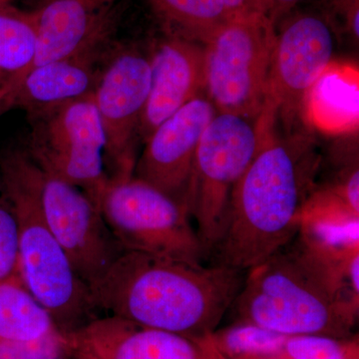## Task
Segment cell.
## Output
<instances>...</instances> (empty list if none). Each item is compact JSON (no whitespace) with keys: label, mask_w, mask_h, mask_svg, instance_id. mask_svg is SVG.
Returning a JSON list of instances; mask_svg holds the SVG:
<instances>
[{"label":"cell","mask_w":359,"mask_h":359,"mask_svg":"<svg viewBox=\"0 0 359 359\" xmlns=\"http://www.w3.org/2000/svg\"><path fill=\"white\" fill-rule=\"evenodd\" d=\"M358 245L325 244L301 229L245 273L229 311L235 323H252L285 337L344 340L358 320Z\"/></svg>","instance_id":"obj_1"},{"label":"cell","mask_w":359,"mask_h":359,"mask_svg":"<svg viewBox=\"0 0 359 359\" xmlns=\"http://www.w3.org/2000/svg\"><path fill=\"white\" fill-rule=\"evenodd\" d=\"M245 273L214 264L124 250L88 285L97 309L142 327L193 339L218 328L242 289Z\"/></svg>","instance_id":"obj_2"},{"label":"cell","mask_w":359,"mask_h":359,"mask_svg":"<svg viewBox=\"0 0 359 359\" xmlns=\"http://www.w3.org/2000/svg\"><path fill=\"white\" fill-rule=\"evenodd\" d=\"M309 151L275 136L266 142L231 191L211 252L217 264L247 273L299 233L316 168Z\"/></svg>","instance_id":"obj_3"},{"label":"cell","mask_w":359,"mask_h":359,"mask_svg":"<svg viewBox=\"0 0 359 359\" xmlns=\"http://www.w3.org/2000/svg\"><path fill=\"white\" fill-rule=\"evenodd\" d=\"M0 181L18 224L23 283L49 314L59 332H70L96 318L86 285L77 276L40 211L33 161L23 146L0 151Z\"/></svg>","instance_id":"obj_4"},{"label":"cell","mask_w":359,"mask_h":359,"mask_svg":"<svg viewBox=\"0 0 359 359\" xmlns=\"http://www.w3.org/2000/svg\"><path fill=\"white\" fill-rule=\"evenodd\" d=\"M276 112L271 100L255 117L217 112L201 138L186 205L207 256L223 231L233 187L273 136Z\"/></svg>","instance_id":"obj_5"},{"label":"cell","mask_w":359,"mask_h":359,"mask_svg":"<svg viewBox=\"0 0 359 359\" xmlns=\"http://www.w3.org/2000/svg\"><path fill=\"white\" fill-rule=\"evenodd\" d=\"M98 208L124 250L196 264L207 256L186 205L134 174L109 177Z\"/></svg>","instance_id":"obj_6"},{"label":"cell","mask_w":359,"mask_h":359,"mask_svg":"<svg viewBox=\"0 0 359 359\" xmlns=\"http://www.w3.org/2000/svg\"><path fill=\"white\" fill-rule=\"evenodd\" d=\"M276 35L275 23L257 14L231 18L204 44V90L217 112H263Z\"/></svg>","instance_id":"obj_7"},{"label":"cell","mask_w":359,"mask_h":359,"mask_svg":"<svg viewBox=\"0 0 359 359\" xmlns=\"http://www.w3.org/2000/svg\"><path fill=\"white\" fill-rule=\"evenodd\" d=\"M26 152L42 170L81 189L98 205L109 176L93 93L28 114Z\"/></svg>","instance_id":"obj_8"},{"label":"cell","mask_w":359,"mask_h":359,"mask_svg":"<svg viewBox=\"0 0 359 359\" xmlns=\"http://www.w3.org/2000/svg\"><path fill=\"white\" fill-rule=\"evenodd\" d=\"M151 81L152 54L138 45H116L93 92L105 135V165L109 177L134 174L135 145Z\"/></svg>","instance_id":"obj_9"},{"label":"cell","mask_w":359,"mask_h":359,"mask_svg":"<svg viewBox=\"0 0 359 359\" xmlns=\"http://www.w3.org/2000/svg\"><path fill=\"white\" fill-rule=\"evenodd\" d=\"M33 180L40 211L49 230L65 250L75 273L90 285L124 250L104 221L98 205L81 189L47 173L34 161Z\"/></svg>","instance_id":"obj_10"},{"label":"cell","mask_w":359,"mask_h":359,"mask_svg":"<svg viewBox=\"0 0 359 359\" xmlns=\"http://www.w3.org/2000/svg\"><path fill=\"white\" fill-rule=\"evenodd\" d=\"M269 99L278 110L301 109L314 84L332 65L335 33L318 11H297L276 25Z\"/></svg>","instance_id":"obj_11"},{"label":"cell","mask_w":359,"mask_h":359,"mask_svg":"<svg viewBox=\"0 0 359 359\" xmlns=\"http://www.w3.org/2000/svg\"><path fill=\"white\" fill-rule=\"evenodd\" d=\"M59 332L63 353L72 359H221L210 337L193 339L115 316Z\"/></svg>","instance_id":"obj_12"},{"label":"cell","mask_w":359,"mask_h":359,"mask_svg":"<svg viewBox=\"0 0 359 359\" xmlns=\"http://www.w3.org/2000/svg\"><path fill=\"white\" fill-rule=\"evenodd\" d=\"M216 114L210 99L201 93L170 116L145 141L135 176L186 205L196 152Z\"/></svg>","instance_id":"obj_13"},{"label":"cell","mask_w":359,"mask_h":359,"mask_svg":"<svg viewBox=\"0 0 359 359\" xmlns=\"http://www.w3.org/2000/svg\"><path fill=\"white\" fill-rule=\"evenodd\" d=\"M117 23L104 28L69 55L28 71L13 88V108L28 115L93 93L118 44L114 40Z\"/></svg>","instance_id":"obj_14"},{"label":"cell","mask_w":359,"mask_h":359,"mask_svg":"<svg viewBox=\"0 0 359 359\" xmlns=\"http://www.w3.org/2000/svg\"><path fill=\"white\" fill-rule=\"evenodd\" d=\"M204 90V45L166 36L152 52V81L138 135L156 128Z\"/></svg>","instance_id":"obj_15"},{"label":"cell","mask_w":359,"mask_h":359,"mask_svg":"<svg viewBox=\"0 0 359 359\" xmlns=\"http://www.w3.org/2000/svg\"><path fill=\"white\" fill-rule=\"evenodd\" d=\"M118 0H40L32 9L37 33L32 67L73 53L104 28L118 22Z\"/></svg>","instance_id":"obj_16"},{"label":"cell","mask_w":359,"mask_h":359,"mask_svg":"<svg viewBox=\"0 0 359 359\" xmlns=\"http://www.w3.org/2000/svg\"><path fill=\"white\" fill-rule=\"evenodd\" d=\"M358 73L330 65L309 92L306 106L314 124L327 131H342L358 120Z\"/></svg>","instance_id":"obj_17"},{"label":"cell","mask_w":359,"mask_h":359,"mask_svg":"<svg viewBox=\"0 0 359 359\" xmlns=\"http://www.w3.org/2000/svg\"><path fill=\"white\" fill-rule=\"evenodd\" d=\"M166 36L205 44L230 18L219 0H146Z\"/></svg>","instance_id":"obj_18"},{"label":"cell","mask_w":359,"mask_h":359,"mask_svg":"<svg viewBox=\"0 0 359 359\" xmlns=\"http://www.w3.org/2000/svg\"><path fill=\"white\" fill-rule=\"evenodd\" d=\"M57 330L21 276L0 283V339L32 340Z\"/></svg>","instance_id":"obj_19"},{"label":"cell","mask_w":359,"mask_h":359,"mask_svg":"<svg viewBox=\"0 0 359 359\" xmlns=\"http://www.w3.org/2000/svg\"><path fill=\"white\" fill-rule=\"evenodd\" d=\"M37 33L32 11L13 4L0 8V74L13 88L32 69Z\"/></svg>","instance_id":"obj_20"},{"label":"cell","mask_w":359,"mask_h":359,"mask_svg":"<svg viewBox=\"0 0 359 359\" xmlns=\"http://www.w3.org/2000/svg\"><path fill=\"white\" fill-rule=\"evenodd\" d=\"M289 339L252 323H233L211 335L212 346L221 359H256L273 355Z\"/></svg>","instance_id":"obj_21"},{"label":"cell","mask_w":359,"mask_h":359,"mask_svg":"<svg viewBox=\"0 0 359 359\" xmlns=\"http://www.w3.org/2000/svg\"><path fill=\"white\" fill-rule=\"evenodd\" d=\"M16 276H21L18 219L0 181V283Z\"/></svg>","instance_id":"obj_22"},{"label":"cell","mask_w":359,"mask_h":359,"mask_svg":"<svg viewBox=\"0 0 359 359\" xmlns=\"http://www.w3.org/2000/svg\"><path fill=\"white\" fill-rule=\"evenodd\" d=\"M353 351L342 339L299 335L290 337L278 353L256 359H346Z\"/></svg>","instance_id":"obj_23"},{"label":"cell","mask_w":359,"mask_h":359,"mask_svg":"<svg viewBox=\"0 0 359 359\" xmlns=\"http://www.w3.org/2000/svg\"><path fill=\"white\" fill-rule=\"evenodd\" d=\"M62 355L58 330L36 339H0V359H60Z\"/></svg>","instance_id":"obj_24"},{"label":"cell","mask_w":359,"mask_h":359,"mask_svg":"<svg viewBox=\"0 0 359 359\" xmlns=\"http://www.w3.org/2000/svg\"><path fill=\"white\" fill-rule=\"evenodd\" d=\"M325 16L334 33L340 29L354 39L359 36V0H321Z\"/></svg>","instance_id":"obj_25"},{"label":"cell","mask_w":359,"mask_h":359,"mask_svg":"<svg viewBox=\"0 0 359 359\" xmlns=\"http://www.w3.org/2000/svg\"><path fill=\"white\" fill-rule=\"evenodd\" d=\"M229 18L266 14L264 0H219Z\"/></svg>","instance_id":"obj_26"},{"label":"cell","mask_w":359,"mask_h":359,"mask_svg":"<svg viewBox=\"0 0 359 359\" xmlns=\"http://www.w3.org/2000/svg\"><path fill=\"white\" fill-rule=\"evenodd\" d=\"M304 0H264L266 16L276 25Z\"/></svg>","instance_id":"obj_27"},{"label":"cell","mask_w":359,"mask_h":359,"mask_svg":"<svg viewBox=\"0 0 359 359\" xmlns=\"http://www.w3.org/2000/svg\"><path fill=\"white\" fill-rule=\"evenodd\" d=\"M13 108V90L7 82L6 85L0 87V116Z\"/></svg>","instance_id":"obj_28"},{"label":"cell","mask_w":359,"mask_h":359,"mask_svg":"<svg viewBox=\"0 0 359 359\" xmlns=\"http://www.w3.org/2000/svg\"><path fill=\"white\" fill-rule=\"evenodd\" d=\"M11 2H13V0H0V8L9 6V4H11Z\"/></svg>","instance_id":"obj_29"},{"label":"cell","mask_w":359,"mask_h":359,"mask_svg":"<svg viewBox=\"0 0 359 359\" xmlns=\"http://www.w3.org/2000/svg\"><path fill=\"white\" fill-rule=\"evenodd\" d=\"M7 78L6 76H4V75L0 74V87L4 86V85H6L7 83Z\"/></svg>","instance_id":"obj_30"},{"label":"cell","mask_w":359,"mask_h":359,"mask_svg":"<svg viewBox=\"0 0 359 359\" xmlns=\"http://www.w3.org/2000/svg\"><path fill=\"white\" fill-rule=\"evenodd\" d=\"M346 359H358V351H354V349L353 351H351V353L349 354L348 358Z\"/></svg>","instance_id":"obj_31"},{"label":"cell","mask_w":359,"mask_h":359,"mask_svg":"<svg viewBox=\"0 0 359 359\" xmlns=\"http://www.w3.org/2000/svg\"><path fill=\"white\" fill-rule=\"evenodd\" d=\"M61 359V358H60Z\"/></svg>","instance_id":"obj_32"}]
</instances>
